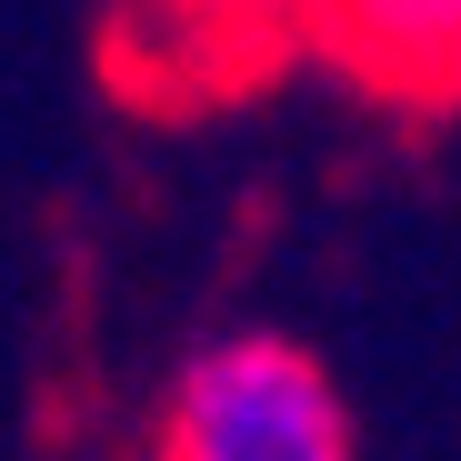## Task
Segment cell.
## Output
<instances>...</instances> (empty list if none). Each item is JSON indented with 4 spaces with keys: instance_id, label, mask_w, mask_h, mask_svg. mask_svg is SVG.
<instances>
[{
    "instance_id": "3957f363",
    "label": "cell",
    "mask_w": 461,
    "mask_h": 461,
    "mask_svg": "<svg viewBox=\"0 0 461 461\" xmlns=\"http://www.w3.org/2000/svg\"><path fill=\"white\" fill-rule=\"evenodd\" d=\"M301 0H131L121 11V41L150 31L161 50H191L201 81H241L251 50H291L301 41Z\"/></svg>"
},
{
    "instance_id": "7a4b0ae2",
    "label": "cell",
    "mask_w": 461,
    "mask_h": 461,
    "mask_svg": "<svg viewBox=\"0 0 461 461\" xmlns=\"http://www.w3.org/2000/svg\"><path fill=\"white\" fill-rule=\"evenodd\" d=\"M301 50L351 70L361 91L441 111L461 101V0H301Z\"/></svg>"
},
{
    "instance_id": "6da1fadb",
    "label": "cell",
    "mask_w": 461,
    "mask_h": 461,
    "mask_svg": "<svg viewBox=\"0 0 461 461\" xmlns=\"http://www.w3.org/2000/svg\"><path fill=\"white\" fill-rule=\"evenodd\" d=\"M161 461H351V411L301 341L241 331L181 371L161 411Z\"/></svg>"
}]
</instances>
